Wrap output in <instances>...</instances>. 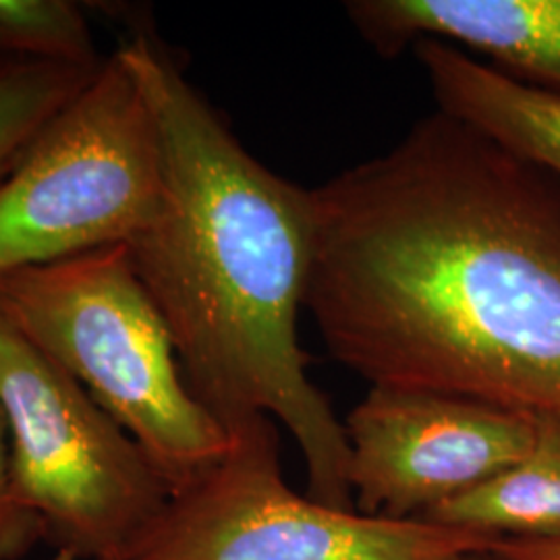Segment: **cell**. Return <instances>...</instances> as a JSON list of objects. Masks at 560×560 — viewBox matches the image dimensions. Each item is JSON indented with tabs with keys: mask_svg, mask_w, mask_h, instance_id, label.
<instances>
[{
	"mask_svg": "<svg viewBox=\"0 0 560 560\" xmlns=\"http://www.w3.org/2000/svg\"><path fill=\"white\" fill-rule=\"evenodd\" d=\"M303 307L372 386L560 418V177L442 110L312 189Z\"/></svg>",
	"mask_w": 560,
	"mask_h": 560,
	"instance_id": "6da1fadb",
	"label": "cell"
},
{
	"mask_svg": "<svg viewBox=\"0 0 560 560\" xmlns=\"http://www.w3.org/2000/svg\"><path fill=\"white\" fill-rule=\"evenodd\" d=\"M342 428L355 511L413 521L523 459L536 416L436 390L372 386Z\"/></svg>",
	"mask_w": 560,
	"mask_h": 560,
	"instance_id": "52a82bcc",
	"label": "cell"
},
{
	"mask_svg": "<svg viewBox=\"0 0 560 560\" xmlns=\"http://www.w3.org/2000/svg\"><path fill=\"white\" fill-rule=\"evenodd\" d=\"M0 57L98 69L83 9L69 0H0Z\"/></svg>",
	"mask_w": 560,
	"mask_h": 560,
	"instance_id": "7c38bea8",
	"label": "cell"
},
{
	"mask_svg": "<svg viewBox=\"0 0 560 560\" xmlns=\"http://www.w3.org/2000/svg\"><path fill=\"white\" fill-rule=\"evenodd\" d=\"M42 540L40 521L21 506L13 492L9 425L0 405V560H23Z\"/></svg>",
	"mask_w": 560,
	"mask_h": 560,
	"instance_id": "4fadbf2b",
	"label": "cell"
},
{
	"mask_svg": "<svg viewBox=\"0 0 560 560\" xmlns=\"http://www.w3.org/2000/svg\"><path fill=\"white\" fill-rule=\"evenodd\" d=\"M110 560H125L122 557H119V559H110Z\"/></svg>",
	"mask_w": 560,
	"mask_h": 560,
	"instance_id": "2e32d148",
	"label": "cell"
},
{
	"mask_svg": "<svg viewBox=\"0 0 560 560\" xmlns=\"http://www.w3.org/2000/svg\"><path fill=\"white\" fill-rule=\"evenodd\" d=\"M229 448L175 488L127 546L125 560H453L497 540L425 521L370 517L295 492L268 416L229 423Z\"/></svg>",
	"mask_w": 560,
	"mask_h": 560,
	"instance_id": "277c9868",
	"label": "cell"
},
{
	"mask_svg": "<svg viewBox=\"0 0 560 560\" xmlns=\"http://www.w3.org/2000/svg\"><path fill=\"white\" fill-rule=\"evenodd\" d=\"M488 557L492 560H560V541L501 540Z\"/></svg>",
	"mask_w": 560,
	"mask_h": 560,
	"instance_id": "5bb4252c",
	"label": "cell"
},
{
	"mask_svg": "<svg viewBox=\"0 0 560 560\" xmlns=\"http://www.w3.org/2000/svg\"><path fill=\"white\" fill-rule=\"evenodd\" d=\"M347 15L381 55L463 44L513 80L560 94V0H353Z\"/></svg>",
	"mask_w": 560,
	"mask_h": 560,
	"instance_id": "ba28073f",
	"label": "cell"
},
{
	"mask_svg": "<svg viewBox=\"0 0 560 560\" xmlns=\"http://www.w3.org/2000/svg\"><path fill=\"white\" fill-rule=\"evenodd\" d=\"M0 312L119 421L171 492L226 453L229 434L187 388L127 245L9 275Z\"/></svg>",
	"mask_w": 560,
	"mask_h": 560,
	"instance_id": "3957f363",
	"label": "cell"
},
{
	"mask_svg": "<svg viewBox=\"0 0 560 560\" xmlns=\"http://www.w3.org/2000/svg\"><path fill=\"white\" fill-rule=\"evenodd\" d=\"M413 48L439 110L560 177V94L513 80L448 42L425 38Z\"/></svg>",
	"mask_w": 560,
	"mask_h": 560,
	"instance_id": "9c48e42d",
	"label": "cell"
},
{
	"mask_svg": "<svg viewBox=\"0 0 560 560\" xmlns=\"http://www.w3.org/2000/svg\"><path fill=\"white\" fill-rule=\"evenodd\" d=\"M161 196L156 122L117 52L0 179V280L127 245Z\"/></svg>",
	"mask_w": 560,
	"mask_h": 560,
	"instance_id": "5b68a950",
	"label": "cell"
},
{
	"mask_svg": "<svg viewBox=\"0 0 560 560\" xmlns=\"http://www.w3.org/2000/svg\"><path fill=\"white\" fill-rule=\"evenodd\" d=\"M453 560H492L488 555H460L457 559Z\"/></svg>",
	"mask_w": 560,
	"mask_h": 560,
	"instance_id": "9a60e30c",
	"label": "cell"
},
{
	"mask_svg": "<svg viewBox=\"0 0 560 560\" xmlns=\"http://www.w3.org/2000/svg\"><path fill=\"white\" fill-rule=\"evenodd\" d=\"M98 71L0 57V179Z\"/></svg>",
	"mask_w": 560,
	"mask_h": 560,
	"instance_id": "8fae6325",
	"label": "cell"
},
{
	"mask_svg": "<svg viewBox=\"0 0 560 560\" xmlns=\"http://www.w3.org/2000/svg\"><path fill=\"white\" fill-rule=\"evenodd\" d=\"M420 521L497 541H560V418L536 416V439L523 459Z\"/></svg>",
	"mask_w": 560,
	"mask_h": 560,
	"instance_id": "30bf717a",
	"label": "cell"
},
{
	"mask_svg": "<svg viewBox=\"0 0 560 560\" xmlns=\"http://www.w3.org/2000/svg\"><path fill=\"white\" fill-rule=\"evenodd\" d=\"M0 405L15 499L75 560L125 555L171 486L119 421L0 312Z\"/></svg>",
	"mask_w": 560,
	"mask_h": 560,
	"instance_id": "8992f818",
	"label": "cell"
},
{
	"mask_svg": "<svg viewBox=\"0 0 560 560\" xmlns=\"http://www.w3.org/2000/svg\"><path fill=\"white\" fill-rule=\"evenodd\" d=\"M156 122L159 210L127 243L191 395L221 421H280L307 467V497L355 511L347 439L310 381L298 316L314 256L312 191L275 175L145 36L119 48Z\"/></svg>",
	"mask_w": 560,
	"mask_h": 560,
	"instance_id": "7a4b0ae2",
	"label": "cell"
}]
</instances>
